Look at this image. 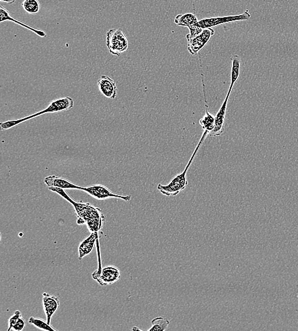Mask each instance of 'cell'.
<instances>
[{"instance_id":"20","label":"cell","mask_w":298,"mask_h":331,"mask_svg":"<svg viewBox=\"0 0 298 331\" xmlns=\"http://www.w3.org/2000/svg\"><path fill=\"white\" fill-rule=\"evenodd\" d=\"M24 10L29 14H37L40 9V4L39 0H24L23 3Z\"/></svg>"},{"instance_id":"14","label":"cell","mask_w":298,"mask_h":331,"mask_svg":"<svg viewBox=\"0 0 298 331\" xmlns=\"http://www.w3.org/2000/svg\"><path fill=\"white\" fill-rule=\"evenodd\" d=\"M99 235L96 233H90V236L80 244L79 247L80 260H82L85 256L88 255L91 252H92L96 243L99 242Z\"/></svg>"},{"instance_id":"3","label":"cell","mask_w":298,"mask_h":331,"mask_svg":"<svg viewBox=\"0 0 298 331\" xmlns=\"http://www.w3.org/2000/svg\"><path fill=\"white\" fill-rule=\"evenodd\" d=\"M208 135L209 133L208 132H203L202 138H201L199 143H198L197 148H196L194 152H193L191 159H190L189 163L187 165L183 172L177 175L167 185L163 186L161 183L158 184L157 189L161 193L165 195L166 196H175L178 195L180 192L186 189L187 186L189 185V181L187 180V178L188 171H189L190 167H191L193 160H194L196 155H197L200 146H202L203 141L205 140V139Z\"/></svg>"},{"instance_id":"19","label":"cell","mask_w":298,"mask_h":331,"mask_svg":"<svg viewBox=\"0 0 298 331\" xmlns=\"http://www.w3.org/2000/svg\"><path fill=\"white\" fill-rule=\"evenodd\" d=\"M29 323L34 326H35L38 329L40 330L52 331L58 330L53 328L52 325L48 324L47 321H45L44 319H40V318H36L31 317L29 319Z\"/></svg>"},{"instance_id":"17","label":"cell","mask_w":298,"mask_h":331,"mask_svg":"<svg viewBox=\"0 0 298 331\" xmlns=\"http://www.w3.org/2000/svg\"><path fill=\"white\" fill-rule=\"evenodd\" d=\"M232 61V73H231V84L230 88L233 89L236 82H237L240 76V56L233 55L231 58Z\"/></svg>"},{"instance_id":"8","label":"cell","mask_w":298,"mask_h":331,"mask_svg":"<svg viewBox=\"0 0 298 331\" xmlns=\"http://www.w3.org/2000/svg\"><path fill=\"white\" fill-rule=\"evenodd\" d=\"M92 278L98 282L101 286H106L115 284L120 279V270L116 266H107L101 269L99 273L94 272Z\"/></svg>"},{"instance_id":"12","label":"cell","mask_w":298,"mask_h":331,"mask_svg":"<svg viewBox=\"0 0 298 331\" xmlns=\"http://www.w3.org/2000/svg\"><path fill=\"white\" fill-rule=\"evenodd\" d=\"M44 182L48 188H57L69 190L77 189V190H81L82 187L77 186L72 181L66 179V178L58 177L56 175L48 176L45 178Z\"/></svg>"},{"instance_id":"7","label":"cell","mask_w":298,"mask_h":331,"mask_svg":"<svg viewBox=\"0 0 298 331\" xmlns=\"http://www.w3.org/2000/svg\"><path fill=\"white\" fill-rule=\"evenodd\" d=\"M215 31L213 28L203 29L202 33L195 38L187 37L188 41V50L192 55H197L200 50L210 41Z\"/></svg>"},{"instance_id":"4","label":"cell","mask_w":298,"mask_h":331,"mask_svg":"<svg viewBox=\"0 0 298 331\" xmlns=\"http://www.w3.org/2000/svg\"><path fill=\"white\" fill-rule=\"evenodd\" d=\"M106 46L111 54L117 56L128 49V39L122 29H111L107 32Z\"/></svg>"},{"instance_id":"13","label":"cell","mask_w":298,"mask_h":331,"mask_svg":"<svg viewBox=\"0 0 298 331\" xmlns=\"http://www.w3.org/2000/svg\"><path fill=\"white\" fill-rule=\"evenodd\" d=\"M6 21H11V22L18 24V25L29 29V30H30L31 31L33 32V33L36 34L38 36L42 37V38H44V37L47 36L46 33H45L44 30L31 27V26L26 25V23L21 22V21L13 18L12 16L10 14L9 12L8 11L5 7L1 5V6H0V23H3L6 22Z\"/></svg>"},{"instance_id":"2","label":"cell","mask_w":298,"mask_h":331,"mask_svg":"<svg viewBox=\"0 0 298 331\" xmlns=\"http://www.w3.org/2000/svg\"><path fill=\"white\" fill-rule=\"evenodd\" d=\"M74 106L73 99L69 97H64L63 98H59L57 100L51 101L49 105L46 108L42 111L38 112L36 113L30 115L28 117H24V118L11 120V121H8L1 122V130H8L11 129V128L17 126L18 125L24 123L29 120L36 118V117L41 116L42 115L47 114H56L60 113L65 111L71 110Z\"/></svg>"},{"instance_id":"18","label":"cell","mask_w":298,"mask_h":331,"mask_svg":"<svg viewBox=\"0 0 298 331\" xmlns=\"http://www.w3.org/2000/svg\"><path fill=\"white\" fill-rule=\"evenodd\" d=\"M152 327L148 331H165L167 329L170 321L166 318L157 317L152 320Z\"/></svg>"},{"instance_id":"21","label":"cell","mask_w":298,"mask_h":331,"mask_svg":"<svg viewBox=\"0 0 298 331\" xmlns=\"http://www.w3.org/2000/svg\"><path fill=\"white\" fill-rule=\"evenodd\" d=\"M21 317H22L21 312L20 310H16L13 316L10 317L9 319V328H8V331L12 330L13 325L16 324V322L18 321Z\"/></svg>"},{"instance_id":"11","label":"cell","mask_w":298,"mask_h":331,"mask_svg":"<svg viewBox=\"0 0 298 331\" xmlns=\"http://www.w3.org/2000/svg\"><path fill=\"white\" fill-rule=\"evenodd\" d=\"M98 89L107 98L114 100L117 98L118 88L116 83L109 76H102L98 81Z\"/></svg>"},{"instance_id":"16","label":"cell","mask_w":298,"mask_h":331,"mask_svg":"<svg viewBox=\"0 0 298 331\" xmlns=\"http://www.w3.org/2000/svg\"><path fill=\"white\" fill-rule=\"evenodd\" d=\"M197 15L192 14V13H187L184 14H179L176 16L174 23L179 26H189L195 25L198 22Z\"/></svg>"},{"instance_id":"5","label":"cell","mask_w":298,"mask_h":331,"mask_svg":"<svg viewBox=\"0 0 298 331\" xmlns=\"http://www.w3.org/2000/svg\"><path fill=\"white\" fill-rule=\"evenodd\" d=\"M251 17V15L249 13V10H246L245 12L241 14L203 19V20L198 21L195 25L203 29L213 28L225 25V24L238 22V21H248Z\"/></svg>"},{"instance_id":"1","label":"cell","mask_w":298,"mask_h":331,"mask_svg":"<svg viewBox=\"0 0 298 331\" xmlns=\"http://www.w3.org/2000/svg\"><path fill=\"white\" fill-rule=\"evenodd\" d=\"M50 191L56 193L68 201L74 207L78 217L77 223L79 225L85 224L90 233H96L99 234L103 229L105 217L100 208L94 206L89 203L75 201L63 189L48 188Z\"/></svg>"},{"instance_id":"25","label":"cell","mask_w":298,"mask_h":331,"mask_svg":"<svg viewBox=\"0 0 298 331\" xmlns=\"http://www.w3.org/2000/svg\"><path fill=\"white\" fill-rule=\"evenodd\" d=\"M133 330H142L139 329V328H138V327L135 326L133 328Z\"/></svg>"},{"instance_id":"9","label":"cell","mask_w":298,"mask_h":331,"mask_svg":"<svg viewBox=\"0 0 298 331\" xmlns=\"http://www.w3.org/2000/svg\"><path fill=\"white\" fill-rule=\"evenodd\" d=\"M232 88H229L227 93V97L225 98L224 103L217 112L216 117H215V124L214 129L209 133V136L211 137H219L224 133L225 130V121L226 117L227 105L228 100L230 97L231 93L232 91Z\"/></svg>"},{"instance_id":"6","label":"cell","mask_w":298,"mask_h":331,"mask_svg":"<svg viewBox=\"0 0 298 331\" xmlns=\"http://www.w3.org/2000/svg\"><path fill=\"white\" fill-rule=\"evenodd\" d=\"M81 191L86 192L90 195V196L98 200H106L109 198H117L123 200L125 201H129L131 199V195L117 194L113 193L106 186L101 185V184H96L87 187H82Z\"/></svg>"},{"instance_id":"22","label":"cell","mask_w":298,"mask_h":331,"mask_svg":"<svg viewBox=\"0 0 298 331\" xmlns=\"http://www.w3.org/2000/svg\"><path fill=\"white\" fill-rule=\"evenodd\" d=\"M188 28L189 29L190 33L187 34V37H189V38H195V37L202 33L203 30V28L195 25L189 26Z\"/></svg>"},{"instance_id":"23","label":"cell","mask_w":298,"mask_h":331,"mask_svg":"<svg viewBox=\"0 0 298 331\" xmlns=\"http://www.w3.org/2000/svg\"><path fill=\"white\" fill-rule=\"evenodd\" d=\"M26 323L23 317H21L16 324L13 325L12 330L21 331L24 329L26 327Z\"/></svg>"},{"instance_id":"10","label":"cell","mask_w":298,"mask_h":331,"mask_svg":"<svg viewBox=\"0 0 298 331\" xmlns=\"http://www.w3.org/2000/svg\"><path fill=\"white\" fill-rule=\"evenodd\" d=\"M42 303L45 316H47L48 324L51 325L52 317L57 312L59 307L60 306V298L57 296L44 292L43 293Z\"/></svg>"},{"instance_id":"15","label":"cell","mask_w":298,"mask_h":331,"mask_svg":"<svg viewBox=\"0 0 298 331\" xmlns=\"http://www.w3.org/2000/svg\"><path fill=\"white\" fill-rule=\"evenodd\" d=\"M202 85H203V95H204V100H205L206 104V115L203 117V118L201 119L199 121V123L202 126V129L206 132L210 133L212 130L214 129V124H215V117L213 115L211 114L209 112V106L208 103V100H207V96L206 93V86L204 85L203 76H202Z\"/></svg>"},{"instance_id":"24","label":"cell","mask_w":298,"mask_h":331,"mask_svg":"<svg viewBox=\"0 0 298 331\" xmlns=\"http://www.w3.org/2000/svg\"><path fill=\"white\" fill-rule=\"evenodd\" d=\"M1 2L7 3V4H13L16 2V0H0Z\"/></svg>"}]
</instances>
